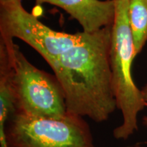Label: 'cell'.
<instances>
[{"instance_id":"obj_8","label":"cell","mask_w":147,"mask_h":147,"mask_svg":"<svg viewBox=\"0 0 147 147\" xmlns=\"http://www.w3.org/2000/svg\"><path fill=\"white\" fill-rule=\"evenodd\" d=\"M128 22L136 54L147 42V0H129Z\"/></svg>"},{"instance_id":"obj_5","label":"cell","mask_w":147,"mask_h":147,"mask_svg":"<svg viewBox=\"0 0 147 147\" xmlns=\"http://www.w3.org/2000/svg\"><path fill=\"white\" fill-rule=\"evenodd\" d=\"M85 33L57 32L44 25L23 8L22 0L0 1V37L23 40L43 57L49 65L78 44Z\"/></svg>"},{"instance_id":"obj_6","label":"cell","mask_w":147,"mask_h":147,"mask_svg":"<svg viewBox=\"0 0 147 147\" xmlns=\"http://www.w3.org/2000/svg\"><path fill=\"white\" fill-rule=\"evenodd\" d=\"M37 5L48 3L59 7L76 19L83 32L93 34L114 23L115 0H35Z\"/></svg>"},{"instance_id":"obj_10","label":"cell","mask_w":147,"mask_h":147,"mask_svg":"<svg viewBox=\"0 0 147 147\" xmlns=\"http://www.w3.org/2000/svg\"><path fill=\"white\" fill-rule=\"evenodd\" d=\"M7 1V0H0V1Z\"/></svg>"},{"instance_id":"obj_4","label":"cell","mask_w":147,"mask_h":147,"mask_svg":"<svg viewBox=\"0 0 147 147\" xmlns=\"http://www.w3.org/2000/svg\"><path fill=\"white\" fill-rule=\"evenodd\" d=\"M13 56L14 112L37 117H65V93L56 76L30 63L15 44Z\"/></svg>"},{"instance_id":"obj_2","label":"cell","mask_w":147,"mask_h":147,"mask_svg":"<svg viewBox=\"0 0 147 147\" xmlns=\"http://www.w3.org/2000/svg\"><path fill=\"white\" fill-rule=\"evenodd\" d=\"M115 3L110 65L113 94L123 122L114 129L113 136L127 140L138 129V115L146 106L141 90L136 87L131 75L132 63L137 54L128 22L129 0H115Z\"/></svg>"},{"instance_id":"obj_3","label":"cell","mask_w":147,"mask_h":147,"mask_svg":"<svg viewBox=\"0 0 147 147\" xmlns=\"http://www.w3.org/2000/svg\"><path fill=\"white\" fill-rule=\"evenodd\" d=\"M5 136L8 147H95L87 121L69 113L55 119L14 112Z\"/></svg>"},{"instance_id":"obj_7","label":"cell","mask_w":147,"mask_h":147,"mask_svg":"<svg viewBox=\"0 0 147 147\" xmlns=\"http://www.w3.org/2000/svg\"><path fill=\"white\" fill-rule=\"evenodd\" d=\"M13 40L0 38V147H8L5 127L14 106Z\"/></svg>"},{"instance_id":"obj_9","label":"cell","mask_w":147,"mask_h":147,"mask_svg":"<svg viewBox=\"0 0 147 147\" xmlns=\"http://www.w3.org/2000/svg\"><path fill=\"white\" fill-rule=\"evenodd\" d=\"M141 92H142L143 100H144L145 103V106H147V84L142 88V90H141ZM142 123L144 125L147 127V117H143Z\"/></svg>"},{"instance_id":"obj_1","label":"cell","mask_w":147,"mask_h":147,"mask_svg":"<svg viewBox=\"0 0 147 147\" xmlns=\"http://www.w3.org/2000/svg\"><path fill=\"white\" fill-rule=\"evenodd\" d=\"M112 27L84 32L81 41L49 65L63 89L67 113L96 123L107 121L117 109L110 65Z\"/></svg>"}]
</instances>
